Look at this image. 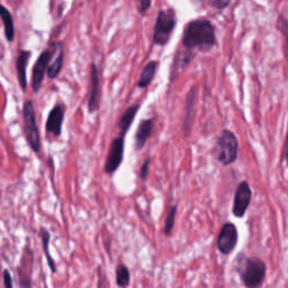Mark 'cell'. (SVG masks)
Masks as SVG:
<instances>
[{"label": "cell", "mask_w": 288, "mask_h": 288, "mask_svg": "<svg viewBox=\"0 0 288 288\" xmlns=\"http://www.w3.org/2000/svg\"><path fill=\"white\" fill-rule=\"evenodd\" d=\"M181 43L190 52L194 50L211 51L216 45L215 26L206 18L190 21L184 28Z\"/></svg>", "instance_id": "obj_1"}, {"label": "cell", "mask_w": 288, "mask_h": 288, "mask_svg": "<svg viewBox=\"0 0 288 288\" xmlns=\"http://www.w3.org/2000/svg\"><path fill=\"white\" fill-rule=\"evenodd\" d=\"M239 155V142L232 131L224 129L215 142L213 155L223 166L234 163Z\"/></svg>", "instance_id": "obj_2"}, {"label": "cell", "mask_w": 288, "mask_h": 288, "mask_svg": "<svg viewBox=\"0 0 288 288\" xmlns=\"http://www.w3.org/2000/svg\"><path fill=\"white\" fill-rule=\"evenodd\" d=\"M177 26V14L173 8L160 10L156 16L153 28V43L155 45L164 46L169 43Z\"/></svg>", "instance_id": "obj_3"}, {"label": "cell", "mask_w": 288, "mask_h": 288, "mask_svg": "<svg viewBox=\"0 0 288 288\" xmlns=\"http://www.w3.org/2000/svg\"><path fill=\"white\" fill-rule=\"evenodd\" d=\"M240 275L246 288L259 287L266 276V265L259 258H248L242 266Z\"/></svg>", "instance_id": "obj_4"}, {"label": "cell", "mask_w": 288, "mask_h": 288, "mask_svg": "<svg viewBox=\"0 0 288 288\" xmlns=\"http://www.w3.org/2000/svg\"><path fill=\"white\" fill-rule=\"evenodd\" d=\"M24 124H25V134L29 145L35 153H39L41 150V137L39 127L36 124L35 110L34 105L28 100L24 104Z\"/></svg>", "instance_id": "obj_5"}, {"label": "cell", "mask_w": 288, "mask_h": 288, "mask_svg": "<svg viewBox=\"0 0 288 288\" xmlns=\"http://www.w3.org/2000/svg\"><path fill=\"white\" fill-rule=\"evenodd\" d=\"M124 148L125 136L119 135L114 138L108 151L106 162H105V171L107 174H114L122 164L123 158H124Z\"/></svg>", "instance_id": "obj_6"}, {"label": "cell", "mask_w": 288, "mask_h": 288, "mask_svg": "<svg viewBox=\"0 0 288 288\" xmlns=\"http://www.w3.org/2000/svg\"><path fill=\"white\" fill-rule=\"evenodd\" d=\"M239 234L234 224L225 223L218 237V249L221 253L230 254L233 252L238 243Z\"/></svg>", "instance_id": "obj_7"}, {"label": "cell", "mask_w": 288, "mask_h": 288, "mask_svg": "<svg viewBox=\"0 0 288 288\" xmlns=\"http://www.w3.org/2000/svg\"><path fill=\"white\" fill-rule=\"evenodd\" d=\"M252 192L250 185L246 181H242L239 184L237 192L234 195L233 203V214L237 218H243L248 209L250 201H251Z\"/></svg>", "instance_id": "obj_8"}, {"label": "cell", "mask_w": 288, "mask_h": 288, "mask_svg": "<svg viewBox=\"0 0 288 288\" xmlns=\"http://www.w3.org/2000/svg\"><path fill=\"white\" fill-rule=\"evenodd\" d=\"M52 59V52L51 51H44L42 54L40 55L39 59L34 66V69H33V77H32V88L33 91L35 93L39 92L41 85H42L44 74H45V71H47L48 65H50Z\"/></svg>", "instance_id": "obj_9"}, {"label": "cell", "mask_w": 288, "mask_h": 288, "mask_svg": "<svg viewBox=\"0 0 288 288\" xmlns=\"http://www.w3.org/2000/svg\"><path fill=\"white\" fill-rule=\"evenodd\" d=\"M100 100V82L99 73L96 65H91L90 72V95L88 100V110L90 113H93L98 110Z\"/></svg>", "instance_id": "obj_10"}, {"label": "cell", "mask_w": 288, "mask_h": 288, "mask_svg": "<svg viewBox=\"0 0 288 288\" xmlns=\"http://www.w3.org/2000/svg\"><path fill=\"white\" fill-rule=\"evenodd\" d=\"M153 126H155V119L153 118H145L142 119L140 125H138L136 133H135V150L140 151L147 144L149 137L151 136Z\"/></svg>", "instance_id": "obj_11"}, {"label": "cell", "mask_w": 288, "mask_h": 288, "mask_svg": "<svg viewBox=\"0 0 288 288\" xmlns=\"http://www.w3.org/2000/svg\"><path fill=\"white\" fill-rule=\"evenodd\" d=\"M63 119H65V111L61 106H55L50 111L46 122V131L47 133L53 134V135H60L62 130Z\"/></svg>", "instance_id": "obj_12"}, {"label": "cell", "mask_w": 288, "mask_h": 288, "mask_svg": "<svg viewBox=\"0 0 288 288\" xmlns=\"http://www.w3.org/2000/svg\"><path fill=\"white\" fill-rule=\"evenodd\" d=\"M159 62L156 60H152V61H149L147 65L144 66V68L142 69L140 79L137 81V87L141 89L148 88L149 86L152 84L153 79H155L156 70H158Z\"/></svg>", "instance_id": "obj_13"}, {"label": "cell", "mask_w": 288, "mask_h": 288, "mask_svg": "<svg viewBox=\"0 0 288 288\" xmlns=\"http://www.w3.org/2000/svg\"><path fill=\"white\" fill-rule=\"evenodd\" d=\"M140 108V105H132L123 113L121 119L118 123V130H119V135L125 136L126 133L129 132L130 127L132 126L134 119L136 117V114Z\"/></svg>", "instance_id": "obj_14"}, {"label": "cell", "mask_w": 288, "mask_h": 288, "mask_svg": "<svg viewBox=\"0 0 288 288\" xmlns=\"http://www.w3.org/2000/svg\"><path fill=\"white\" fill-rule=\"evenodd\" d=\"M29 57H31V52L21 51V53L18 54L17 61H16L18 82H20L21 87H22V89H23V90H25V89L27 88V76H26V68H27Z\"/></svg>", "instance_id": "obj_15"}, {"label": "cell", "mask_w": 288, "mask_h": 288, "mask_svg": "<svg viewBox=\"0 0 288 288\" xmlns=\"http://www.w3.org/2000/svg\"><path fill=\"white\" fill-rule=\"evenodd\" d=\"M193 59H194L193 52L186 50V48L182 51H178L177 54L175 55L173 70H171V78L174 77L175 72L176 74H177L179 72V70L185 69L186 66L193 61Z\"/></svg>", "instance_id": "obj_16"}, {"label": "cell", "mask_w": 288, "mask_h": 288, "mask_svg": "<svg viewBox=\"0 0 288 288\" xmlns=\"http://www.w3.org/2000/svg\"><path fill=\"white\" fill-rule=\"evenodd\" d=\"M195 88L190 89V91L188 92V96H187L186 99V110H185V119H184V132L186 131V133H188L190 131V127H192V123H193V111L194 107H195Z\"/></svg>", "instance_id": "obj_17"}, {"label": "cell", "mask_w": 288, "mask_h": 288, "mask_svg": "<svg viewBox=\"0 0 288 288\" xmlns=\"http://www.w3.org/2000/svg\"><path fill=\"white\" fill-rule=\"evenodd\" d=\"M0 18H1L3 23V27H5L6 39L7 41H9V42H12V41L14 40V34H15L14 21L9 10L2 5H0Z\"/></svg>", "instance_id": "obj_18"}, {"label": "cell", "mask_w": 288, "mask_h": 288, "mask_svg": "<svg viewBox=\"0 0 288 288\" xmlns=\"http://www.w3.org/2000/svg\"><path fill=\"white\" fill-rule=\"evenodd\" d=\"M276 27L283 36V48L284 57L288 62V20L284 14H279L276 22Z\"/></svg>", "instance_id": "obj_19"}, {"label": "cell", "mask_w": 288, "mask_h": 288, "mask_svg": "<svg viewBox=\"0 0 288 288\" xmlns=\"http://www.w3.org/2000/svg\"><path fill=\"white\" fill-rule=\"evenodd\" d=\"M40 234H41V240H42V245H43L44 253H45V257L47 259L48 267H50L52 272H57V266H55L54 259L51 257V253H50V239H51V235H50V233H48V231L45 229V227H41Z\"/></svg>", "instance_id": "obj_20"}, {"label": "cell", "mask_w": 288, "mask_h": 288, "mask_svg": "<svg viewBox=\"0 0 288 288\" xmlns=\"http://www.w3.org/2000/svg\"><path fill=\"white\" fill-rule=\"evenodd\" d=\"M63 59H65V52H63V45L60 47V50L58 51V54L55 55L54 61L50 62L47 68V76L51 79L53 78H57L59 76V73L61 72V70L63 68Z\"/></svg>", "instance_id": "obj_21"}, {"label": "cell", "mask_w": 288, "mask_h": 288, "mask_svg": "<svg viewBox=\"0 0 288 288\" xmlns=\"http://www.w3.org/2000/svg\"><path fill=\"white\" fill-rule=\"evenodd\" d=\"M130 270L125 265H118L116 268V284L121 288H126L130 285Z\"/></svg>", "instance_id": "obj_22"}, {"label": "cell", "mask_w": 288, "mask_h": 288, "mask_svg": "<svg viewBox=\"0 0 288 288\" xmlns=\"http://www.w3.org/2000/svg\"><path fill=\"white\" fill-rule=\"evenodd\" d=\"M176 214H177V206H171L169 211H168L166 222H164V230L163 231H164V234L166 235H169L171 233V231H173V229H174Z\"/></svg>", "instance_id": "obj_23"}, {"label": "cell", "mask_w": 288, "mask_h": 288, "mask_svg": "<svg viewBox=\"0 0 288 288\" xmlns=\"http://www.w3.org/2000/svg\"><path fill=\"white\" fill-rule=\"evenodd\" d=\"M135 3H136L137 13L141 15H144L151 7L152 0H135Z\"/></svg>", "instance_id": "obj_24"}, {"label": "cell", "mask_w": 288, "mask_h": 288, "mask_svg": "<svg viewBox=\"0 0 288 288\" xmlns=\"http://www.w3.org/2000/svg\"><path fill=\"white\" fill-rule=\"evenodd\" d=\"M150 164H151V158L148 156L147 159L144 160L143 164H142L141 169H140V178L142 180H145L149 176V169H150Z\"/></svg>", "instance_id": "obj_25"}, {"label": "cell", "mask_w": 288, "mask_h": 288, "mask_svg": "<svg viewBox=\"0 0 288 288\" xmlns=\"http://www.w3.org/2000/svg\"><path fill=\"white\" fill-rule=\"evenodd\" d=\"M211 3L214 8L223 10L230 6L231 0H211Z\"/></svg>", "instance_id": "obj_26"}, {"label": "cell", "mask_w": 288, "mask_h": 288, "mask_svg": "<svg viewBox=\"0 0 288 288\" xmlns=\"http://www.w3.org/2000/svg\"><path fill=\"white\" fill-rule=\"evenodd\" d=\"M2 279H3V286H5V288H14L12 275H10L9 270H7V269H5L2 272Z\"/></svg>", "instance_id": "obj_27"}, {"label": "cell", "mask_w": 288, "mask_h": 288, "mask_svg": "<svg viewBox=\"0 0 288 288\" xmlns=\"http://www.w3.org/2000/svg\"><path fill=\"white\" fill-rule=\"evenodd\" d=\"M283 159L285 160V162L288 167V129H287V133L285 137V143H284V148H283Z\"/></svg>", "instance_id": "obj_28"}, {"label": "cell", "mask_w": 288, "mask_h": 288, "mask_svg": "<svg viewBox=\"0 0 288 288\" xmlns=\"http://www.w3.org/2000/svg\"><path fill=\"white\" fill-rule=\"evenodd\" d=\"M10 1H12V2H14V3H16V2H18V1H20V0H10Z\"/></svg>", "instance_id": "obj_29"}]
</instances>
